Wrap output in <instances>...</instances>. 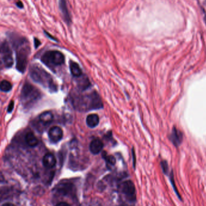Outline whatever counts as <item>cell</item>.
Returning <instances> with one entry per match:
<instances>
[{
	"instance_id": "cell-17",
	"label": "cell",
	"mask_w": 206,
	"mask_h": 206,
	"mask_svg": "<svg viewBox=\"0 0 206 206\" xmlns=\"http://www.w3.org/2000/svg\"><path fill=\"white\" fill-rule=\"evenodd\" d=\"M11 83L6 80H3L1 83V90L3 92H9L12 90Z\"/></svg>"
},
{
	"instance_id": "cell-7",
	"label": "cell",
	"mask_w": 206,
	"mask_h": 206,
	"mask_svg": "<svg viewBox=\"0 0 206 206\" xmlns=\"http://www.w3.org/2000/svg\"><path fill=\"white\" fill-rule=\"evenodd\" d=\"M48 137L50 141L54 143L59 142L63 137L62 129L57 126L52 127L48 131Z\"/></svg>"
},
{
	"instance_id": "cell-16",
	"label": "cell",
	"mask_w": 206,
	"mask_h": 206,
	"mask_svg": "<svg viewBox=\"0 0 206 206\" xmlns=\"http://www.w3.org/2000/svg\"><path fill=\"white\" fill-rule=\"evenodd\" d=\"M70 70L71 74L76 78L80 77L82 75V71L79 65L76 62L71 61L70 63Z\"/></svg>"
},
{
	"instance_id": "cell-24",
	"label": "cell",
	"mask_w": 206,
	"mask_h": 206,
	"mask_svg": "<svg viewBox=\"0 0 206 206\" xmlns=\"http://www.w3.org/2000/svg\"><path fill=\"white\" fill-rule=\"evenodd\" d=\"M44 32H45V35L48 37V38H51V39H52V40H54V41H57L56 40V39L54 38V37H53V36H52L51 35H50V33H47V32H45V31H44Z\"/></svg>"
},
{
	"instance_id": "cell-5",
	"label": "cell",
	"mask_w": 206,
	"mask_h": 206,
	"mask_svg": "<svg viewBox=\"0 0 206 206\" xmlns=\"http://www.w3.org/2000/svg\"><path fill=\"white\" fill-rule=\"evenodd\" d=\"M1 62L4 67L7 68H11L13 65V53L9 43L6 41L2 42L1 45Z\"/></svg>"
},
{
	"instance_id": "cell-15",
	"label": "cell",
	"mask_w": 206,
	"mask_h": 206,
	"mask_svg": "<svg viewBox=\"0 0 206 206\" xmlns=\"http://www.w3.org/2000/svg\"><path fill=\"white\" fill-rule=\"evenodd\" d=\"M39 120L43 124H48L53 120V115L50 111H45L40 114Z\"/></svg>"
},
{
	"instance_id": "cell-3",
	"label": "cell",
	"mask_w": 206,
	"mask_h": 206,
	"mask_svg": "<svg viewBox=\"0 0 206 206\" xmlns=\"http://www.w3.org/2000/svg\"><path fill=\"white\" fill-rule=\"evenodd\" d=\"M41 60L47 67L53 70L56 67L62 65L65 62V57L59 51L49 50L42 55Z\"/></svg>"
},
{
	"instance_id": "cell-18",
	"label": "cell",
	"mask_w": 206,
	"mask_h": 206,
	"mask_svg": "<svg viewBox=\"0 0 206 206\" xmlns=\"http://www.w3.org/2000/svg\"><path fill=\"white\" fill-rule=\"evenodd\" d=\"M103 158L105 160L106 162L110 165V166H114L116 163V158L113 155H108L105 152H104L103 155Z\"/></svg>"
},
{
	"instance_id": "cell-11",
	"label": "cell",
	"mask_w": 206,
	"mask_h": 206,
	"mask_svg": "<svg viewBox=\"0 0 206 206\" xmlns=\"http://www.w3.org/2000/svg\"><path fill=\"white\" fill-rule=\"evenodd\" d=\"M56 192L62 195H67L73 192V185L70 183H61L56 187Z\"/></svg>"
},
{
	"instance_id": "cell-4",
	"label": "cell",
	"mask_w": 206,
	"mask_h": 206,
	"mask_svg": "<svg viewBox=\"0 0 206 206\" xmlns=\"http://www.w3.org/2000/svg\"><path fill=\"white\" fill-rule=\"evenodd\" d=\"M40 96V91L33 85L29 83L24 85L21 93V99L24 105H28L34 102L39 99Z\"/></svg>"
},
{
	"instance_id": "cell-2",
	"label": "cell",
	"mask_w": 206,
	"mask_h": 206,
	"mask_svg": "<svg viewBox=\"0 0 206 206\" xmlns=\"http://www.w3.org/2000/svg\"><path fill=\"white\" fill-rule=\"evenodd\" d=\"M30 76L35 82L52 90H56L57 88L51 75L40 66L32 65L30 69Z\"/></svg>"
},
{
	"instance_id": "cell-26",
	"label": "cell",
	"mask_w": 206,
	"mask_h": 206,
	"mask_svg": "<svg viewBox=\"0 0 206 206\" xmlns=\"http://www.w3.org/2000/svg\"><path fill=\"white\" fill-rule=\"evenodd\" d=\"M14 206V204H11V203H5L4 204H2V206Z\"/></svg>"
},
{
	"instance_id": "cell-22",
	"label": "cell",
	"mask_w": 206,
	"mask_h": 206,
	"mask_svg": "<svg viewBox=\"0 0 206 206\" xmlns=\"http://www.w3.org/2000/svg\"><path fill=\"white\" fill-rule=\"evenodd\" d=\"M16 4H17V6L18 7H19L20 9H22L23 8V4H22V3L21 1H18V2H17Z\"/></svg>"
},
{
	"instance_id": "cell-13",
	"label": "cell",
	"mask_w": 206,
	"mask_h": 206,
	"mask_svg": "<svg viewBox=\"0 0 206 206\" xmlns=\"http://www.w3.org/2000/svg\"><path fill=\"white\" fill-rule=\"evenodd\" d=\"M86 123L87 126L90 128H94L96 127L99 124V116L96 114L88 115L86 119Z\"/></svg>"
},
{
	"instance_id": "cell-19",
	"label": "cell",
	"mask_w": 206,
	"mask_h": 206,
	"mask_svg": "<svg viewBox=\"0 0 206 206\" xmlns=\"http://www.w3.org/2000/svg\"><path fill=\"white\" fill-rule=\"evenodd\" d=\"M161 165L162 167V170L165 174H167L168 172V165L166 161H162L161 162Z\"/></svg>"
},
{
	"instance_id": "cell-23",
	"label": "cell",
	"mask_w": 206,
	"mask_h": 206,
	"mask_svg": "<svg viewBox=\"0 0 206 206\" xmlns=\"http://www.w3.org/2000/svg\"><path fill=\"white\" fill-rule=\"evenodd\" d=\"M132 157H133V164H134V167H135V152L134 151V149L132 150Z\"/></svg>"
},
{
	"instance_id": "cell-10",
	"label": "cell",
	"mask_w": 206,
	"mask_h": 206,
	"mask_svg": "<svg viewBox=\"0 0 206 206\" xmlns=\"http://www.w3.org/2000/svg\"><path fill=\"white\" fill-rule=\"evenodd\" d=\"M103 147V143L99 139H94L90 144V151L94 155L99 154L102 151Z\"/></svg>"
},
{
	"instance_id": "cell-20",
	"label": "cell",
	"mask_w": 206,
	"mask_h": 206,
	"mask_svg": "<svg viewBox=\"0 0 206 206\" xmlns=\"http://www.w3.org/2000/svg\"><path fill=\"white\" fill-rule=\"evenodd\" d=\"M14 108V102L13 101H11L10 103H9L8 108H7V112L8 113H11Z\"/></svg>"
},
{
	"instance_id": "cell-9",
	"label": "cell",
	"mask_w": 206,
	"mask_h": 206,
	"mask_svg": "<svg viewBox=\"0 0 206 206\" xmlns=\"http://www.w3.org/2000/svg\"><path fill=\"white\" fill-rule=\"evenodd\" d=\"M170 139L175 146L178 147L182 143L183 134L181 132L179 131L177 128H174L170 134Z\"/></svg>"
},
{
	"instance_id": "cell-14",
	"label": "cell",
	"mask_w": 206,
	"mask_h": 206,
	"mask_svg": "<svg viewBox=\"0 0 206 206\" xmlns=\"http://www.w3.org/2000/svg\"><path fill=\"white\" fill-rule=\"evenodd\" d=\"M25 140L27 145L32 147L36 146L39 143L38 139L32 132H29L25 135Z\"/></svg>"
},
{
	"instance_id": "cell-6",
	"label": "cell",
	"mask_w": 206,
	"mask_h": 206,
	"mask_svg": "<svg viewBox=\"0 0 206 206\" xmlns=\"http://www.w3.org/2000/svg\"><path fill=\"white\" fill-rule=\"evenodd\" d=\"M121 193L129 202H135L136 200L135 188L134 183L128 180L122 183L120 187Z\"/></svg>"
},
{
	"instance_id": "cell-1",
	"label": "cell",
	"mask_w": 206,
	"mask_h": 206,
	"mask_svg": "<svg viewBox=\"0 0 206 206\" xmlns=\"http://www.w3.org/2000/svg\"><path fill=\"white\" fill-rule=\"evenodd\" d=\"M9 37L16 53V68L23 73L26 70L30 53V43L25 37L15 33H10Z\"/></svg>"
},
{
	"instance_id": "cell-8",
	"label": "cell",
	"mask_w": 206,
	"mask_h": 206,
	"mask_svg": "<svg viewBox=\"0 0 206 206\" xmlns=\"http://www.w3.org/2000/svg\"><path fill=\"white\" fill-rule=\"evenodd\" d=\"M59 6L61 12L62 13L63 20L67 25H70L71 22L70 14L68 11L67 1L66 0H59Z\"/></svg>"
},
{
	"instance_id": "cell-12",
	"label": "cell",
	"mask_w": 206,
	"mask_h": 206,
	"mask_svg": "<svg viewBox=\"0 0 206 206\" xmlns=\"http://www.w3.org/2000/svg\"><path fill=\"white\" fill-rule=\"evenodd\" d=\"M42 164L47 168H53L56 164V159L52 154L47 153L42 158Z\"/></svg>"
},
{
	"instance_id": "cell-25",
	"label": "cell",
	"mask_w": 206,
	"mask_h": 206,
	"mask_svg": "<svg viewBox=\"0 0 206 206\" xmlns=\"http://www.w3.org/2000/svg\"><path fill=\"white\" fill-rule=\"evenodd\" d=\"M64 205H66V206H69L70 204L67 203H65V202H61V203H58L57 204V206H64Z\"/></svg>"
},
{
	"instance_id": "cell-21",
	"label": "cell",
	"mask_w": 206,
	"mask_h": 206,
	"mask_svg": "<svg viewBox=\"0 0 206 206\" xmlns=\"http://www.w3.org/2000/svg\"><path fill=\"white\" fill-rule=\"evenodd\" d=\"M41 44V41L38 39H37L36 38H34V45H35V48H37L38 47H40Z\"/></svg>"
}]
</instances>
